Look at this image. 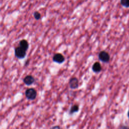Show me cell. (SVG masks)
<instances>
[{"instance_id": "cell-12", "label": "cell", "mask_w": 129, "mask_h": 129, "mask_svg": "<svg viewBox=\"0 0 129 129\" xmlns=\"http://www.w3.org/2000/svg\"><path fill=\"white\" fill-rule=\"evenodd\" d=\"M50 129H60L59 126H58V125H56V126H52Z\"/></svg>"}, {"instance_id": "cell-8", "label": "cell", "mask_w": 129, "mask_h": 129, "mask_svg": "<svg viewBox=\"0 0 129 129\" xmlns=\"http://www.w3.org/2000/svg\"><path fill=\"white\" fill-rule=\"evenodd\" d=\"M21 48L27 51L29 47V43L28 41L25 39H22L19 42V46Z\"/></svg>"}, {"instance_id": "cell-6", "label": "cell", "mask_w": 129, "mask_h": 129, "mask_svg": "<svg viewBox=\"0 0 129 129\" xmlns=\"http://www.w3.org/2000/svg\"><path fill=\"white\" fill-rule=\"evenodd\" d=\"M35 81V79L31 75H27L23 79V82L26 85L30 86L33 84Z\"/></svg>"}, {"instance_id": "cell-1", "label": "cell", "mask_w": 129, "mask_h": 129, "mask_svg": "<svg viewBox=\"0 0 129 129\" xmlns=\"http://www.w3.org/2000/svg\"><path fill=\"white\" fill-rule=\"evenodd\" d=\"M25 96L29 100H34L37 96V92L34 88H28L25 91Z\"/></svg>"}, {"instance_id": "cell-5", "label": "cell", "mask_w": 129, "mask_h": 129, "mask_svg": "<svg viewBox=\"0 0 129 129\" xmlns=\"http://www.w3.org/2000/svg\"><path fill=\"white\" fill-rule=\"evenodd\" d=\"M70 87L72 89H75L79 87V80L76 77H73L69 81Z\"/></svg>"}, {"instance_id": "cell-9", "label": "cell", "mask_w": 129, "mask_h": 129, "mask_svg": "<svg viewBox=\"0 0 129 129\" xmlns=\"http://www.w3.org/2000/svg\"><path fill=\"white\" fill-rule=\"evenodd\" d=\"M79 107L78 105H77V104L74 105L71 107L69 113L70 114H72L74 113L78 112L79 111Z\"/></svg>"}, {"instance_id": "cell-4", "label": "cell", "mask_w": 129, "mask_h": 129, "mask_svg": "<svg viewBox=\"0 0 129 129\" xmlns=\"http://www.w3.org/2000/svg\"><path fill=\"white\" fill-rule=\"evenodd\" d=\"M52 60L54 62H55L58 63H61L64 62L65 58L64 56L59 53H55L52 58Z\"/></svg>"}, {"instance_id": "cell-13", "label": "cell", "mask_w": 129, "mask_h": 129, "mask_svg": "<svg viewBox=\"0 0 129 129\" xmlns=\"http://www.w3.org/2000/svg\"><path fill=\"white\" fill-rule=\"evenodd\" d=\"M121 129H129V127H128V126H127L123 125V126H121Z\"/></svg>"}, {"instance_id": "cell-10", "label": "cell", "mask_w": 129, "mask_h": 129, "mask_svg": "<svg viewBox=\"0 0 129 129\" xmlns=\"http://www.w3.org/2000/svg\"><path fill=\"white\" fill-rule=\"evenodd\" d=\"M120 4L124 7H129V0H121L120 2Z\"/></svg>"}, {"instance_id": "cell-2", "label": "cell", "mask_w": 129, "mask_h": 129, "mask_svg": "<svg viewBox=\"0 0 129 129\" xmlns=\"http://www.w3.org/2000/svg\"><path fill=\"white\" fill-rule=\"evenodd\" d=\"M15 55L18 58H24L26 55V51L21 48L20 46L16 47L15 48Z\"/></svg>"}, {"instance_id": "cell-3", "label": "cell", "mask_w": 129, "mask_h": 129, "mask_svg": "<svg viewBox=\"0 0 129 129\" xmlns=\"http://www.w3.org/2000/svg\"><path fill=\"white\" fill-rule=\"evenodd\" d=\"M98 58L100 60L103 62H108L110 60V55L107 52L103 50L99 52L98 54Z\"/></svg>"}, {"instance_id": "cell-11", "label": "cell", "mask_w": 129, "mask_h": 129, "mask_svg": "<svg viewBox=\"0 0 129 129\" xmlns=\"http://www.w3.org/2000/svg\"><path fill=\"white\" fill-rule=\"evenodd\" d=\"M33 16H34V18L37 20H39L40 18H41V14L39 12H38V11H36L34 13V14H33Z\"/></svg>"}, {"instance_id": "cell-14", "label": "cell", "mask_w": 129, "mask_h": 129, "mask_svg": "<svg viewBox=\"0 0 129 129\" xmlns=\"http://www.w3.org/2000/svg\"><path fill=\"white\" fill-rule=\"evenodd\" d=\"M127 116H128V117L129 118V110H128V113H127Z\"/></svg>"}, {"instance_id": "cell-7", "label": "cell", "mask_w": 129, "mask_h": 129, "mask_svg": "<svg viewBox=\"0 0 129 129\" xmlns=\"http://www.w3.org/2000/svg\"><path fill=\"white\" fill-rule=\"evenodd\" d=\"M92 70L95 73H99L102 70L101 64L99 62H95L92 66Z\"/></svg>"}]
</instances>
